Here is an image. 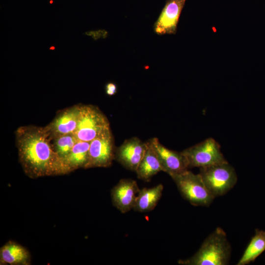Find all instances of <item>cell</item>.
<instances>
[{
  "label": "cell",
  "instance_id": "obj_1",
  "mask_svg": "<svg viewBox=\"0 0 265 265\" xmlns=\"http://www.w3.org/2000/svg\"><path fill=\"white\" fill-rule=\"evenodd\" d=\"M19 161L30 178L65 174L62 161L55 153L44 128L22 126L16 132Z\"/></svg>",
  "mask_w": 265,
  "mask_h": 265
},
{
  "label": "cell",
  "instance_id": "obj_2",
  "mask_svg": "<svg viewBox=\"0 0 265 265\" xmlns=\"http://www.w3.org/2000/svg\"><path fill=\"white\" fill-rule=\"evenodd\" d=\"M231 252L225 232L217 227L205 239L193 256L178 263L184 265H226L228 264Z\"/></svg>",
  "mask_w": 265,
  "mask_h": 265
},
{
  "label": "cell",
  "instance_id": "obj_3",
  "mask_svg": "<svg viewBox=\"0 0 265 265\" xmlns=\"http://www.w3.org/2000/svg\"><path fill=\"white\" fill-rule=\"evenodd\" d=\"M109 130L107 118L97 106L80 105L78 123L74 133L78 140L90 142Z\"/></svg>",
  "mask_w": 265,
  "mask_h": 265
},
{
  "label": "cell",
  "instance_id": "obj_4",
  "mask_svg": "<svg viewBox=\"0 0 265 265\" xmlns=\"http://www.w3.org/2000/svg\"><path fill=\"white\" fill-rule=\"evenodd\" d=\"M186 200L195 206H209L214 197L206 187L199 174L188 170L180 174L170 176Z\"/></svg>",
  "mask_w": 265,
  "mask_h": 265
},
{
  "label": "cell",
  "instance_id": "obj_5",
  "mask_svg": "<svg viewBox=\"0 0 265 265\" xmlns=\"http://www.w3.org/2000/svg\"><path fill=\"white\" fill-rule=\"evenodd\" d=\"M199 174L214 198L225 194L236 185L238 180L234 168L228 162L200 168Z\"/></svg>",
  "mask_w": 265,
  "mask_h": 265
},
{
  "label": "cell",
  "instance_id": "obj_6",
  "mask_svg": "<svg viewBox=\"0 0 265 265\" xmlns=\"http://www.w3.org/2000/svg\"><path fill=\"white\" fill-rule=\"evenodd\" d=\"M181 153L186 157L189 168H201L227 162L221 152L219 144L212 137L187 148Z\"/></svg>",
  "mask_w": 265,
  "mask_h": 265
},
{
  "label": "cell",
  "instance_id": "obj_7",
  "mask_svg": "<svg viewBox=\"0 0 265 265\" xmlns=\"http://www.w3.org/2000/svg\"><path fill=\"white\" fill-rule=\"evenodd\" d=\"M114 140L110 130L90 142L89 157L86 168L106 167L115 159Z\"/></svg>",
  "mask_w": 265,
  "mask_h": 265
},
{
  "label": "cell",
  "instance_id": "obj_8",
  "mask_svg": "<svg viewBox=\"0 0 265 265\" xmlns=\"http://www.w3.org/2000/svg\"><path fill=\"white\" fill-rule=\"evenodd\" d=\"M149 140L159 160L162 171L170 176L188 170L189 167L187 161L181 152L167 148L156 137Z\"/></svg>",
  "mask_w": 265,
  "mask_h": 265
},
{
  "label": "cell",
  "instance_id": "obj_9",
  "mask_svg": "<svg viewBox=\"0 0 265 265\" xmlns=\"http://www.w3.org/2000/svg\"><path fill=\"white\" fill-rule=\"evenodd\" d=\"M147 148V142L132 137L126 140L116 149L115 159L127 169L135 171Z\"/></svg>",
  "mask_w": 265,
  "mask_h": 265
},
{
  "label": "cell",
  "instance_id": "obj_10",
  "mask_svg": "<svg viewBox=\"0 0 265 265\" xmlns=\"http://www.w3.org/2000/svg\"><path fill=\"white\" fill-rule=\"evenodd\" d=\"M186 0H167L160 14L154 25L158 35L174 34L181 12Z\"/></svg>",
  "mask_w": 265,
  "mask_h": 265
},
{
  "label": "cell",
  "instance_id": "obj_11",
  "mask_svg": "<svg viewBox=\"0 0 265 265\" xmlns=\"http://www.w3.org/2000/svg\"><path fill=\"white\" fill-rule=\"evenodd\" d=\"M80 107V105H77L62 110L44 128L52 140L65 134L74 133L78 123Z\"/></svg>",
  "mask_w": 265,
  "mask_h": 265
},
{
  "label": "cell",
  "instance_id": "obj_12",
  "mask_svg": "<svg viewBox=\"0 0 265 265\" xmlns=\"http://www.w3.org/2000/svg\"><path fill=\"white\" fill-rule=\"evenodd\" d=\"M135 181L123 179L119 181L111 191L113 206L122 213H126L133 209L137 195L139 191Z\"/></svg>",
  "mask_w": 265,
  "mask_h": 265
},
{
  "label": "cell",
  "instance_id": "obj_13",
  "mask_svg": "<svg viewBox=\"0 0 265 265\" xmlns=\"http://www.w3.org/2000/svg\"><path fill=\"white\" fill-rule=\"evenodd\" d=\"M30 263L28 251L17 242L9 240L0 248V265H29Z\"/></svg>",
  "mask_w": 265,
  "mask_h": 265
},
{
  "label": "cell",
  "instance_id": "obj_14",
  "mask_svg": "<svg viewBox=\"0 0 265 265\" xmlns=\"http://www.w3.org/2000/svg\"><path fill=\"white\" fill-rule=\"evenodd\" d=\"M147 142L145 153L135 172L139 179L149 182L154 175L162 171V169L150 140Z\"/></svg>",
  "mask_w": 265,
  "mask_h": 265
},
{
  "label": "cell",
  "instance_id": "obj_15",
  "mask_svg": "<svg viewBox=\"0 0 265 265\" xmlns=\"http://www.w3.org/2000/svg\"><path fill=\"white\" fill-rule=\"evenodd\" d=\"M89 147L90 142L78 140L63 161L65 174L80 168L86 169L88 161Z\"/></svg>",
  "mask_w": 265,
  "mask_h": 265
},
{
  "label": "cell",
  "instance_id": "obj_16",
  "mask_svg": "<svg viewBox=\"0 0 265 265\" xmlns=\"http://www.w3.org/2000/svg\"><path fill=\"white\" fill-rule=\"evenodd\" d=\"M163 189V186L161 184L153 187H144L140 189L133 209L140 212L152 211L160 200Z\"/></svg>",
  "mask_w": 265,
  "mask_h": 265
},
{
  "label": "cell",
  "instance_id": "obj_17",
  "mask_svg": "<svg viewBox=\"0 0 265 265\" xmlns=\"http://www.w3.org/2000/svg\"><path fill=\"white\" fill-rule=\"evenodd\" d=\"M265 251V231L256 229L255 235L245 250L237 265H245L254 262Z\"/></svg>",
  "mask_w": 265,
  "mask_h": 265
},
{
  "label": "cell",
  "instance_id": "obj_18",
  "mask_svg": "<svg viewBox=\"0 0 265 265\" xmlns=\"http://www.w3.org/2000/svg\"><path fill=\"white\" fill-rule=\"evenodd\" d=\"M52 140L53 150L63 165L64 160L78 140L74 133H71L56 137Z\"/></svg>",
  "mask_w": 265,
  "mask_h": 265
},
{
  "label": "cell",
  "instance_id": "obj_19",
  "mask_svg": "<svg viewBox=\"0 0 265 265\" xmlns=\"http://www.w3.org/2000/svg\"><path fill=\"white\" fill-rule=\"evenodd\" d=\"M106 93L109 96L115 95L117 91V85L112 82H109L105 85Z\"/></svg>",
  "mask_w": 265,
  "mask_h": 265
}]
</instances>
